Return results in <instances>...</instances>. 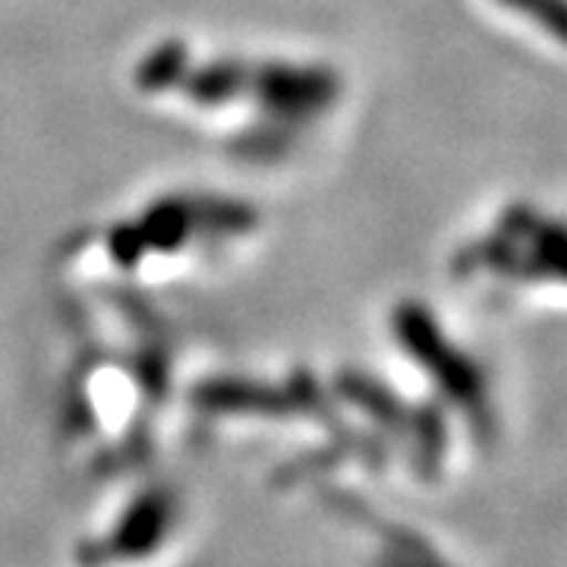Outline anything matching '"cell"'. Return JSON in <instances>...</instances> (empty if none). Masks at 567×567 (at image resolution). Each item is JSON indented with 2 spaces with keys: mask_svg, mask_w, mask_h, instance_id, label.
<instances>
[{
  "mask_svg": "<svg viewBox=\"0 0 567 567\" xmlns=\"http://www.w3.org/2000/svg\"><path fill=\"white\" fill-rule=\"evenodd\" d=\"M398 334L413 357L435 372V382L445 388L447 398L457 401V406H464V413L473 420L480 435H492V413H488L486 388L483 379L476 372V365L470 363L466 357H461L457 350H451L442 338V331L435 328V322L425 316L423 309L416 306H404L398 312Z\"/></svg>",
  "mask_w": 567,
  "mask_h": 567,
  "instance_id": "obj_1",
  "label": "cell"
},
{
  "mask_svg": "<svg viewBox=\"0 0 567 567\" xmlns=\"http://www.w3.org/2000/svg\"><path fill=\"white\" fill-rule=\"evenodd\" d=\"M177 524V498L171 488H148L117 517L102 539H85L76 548L82 567H111L142 561L164 546Z\"/></svg>",
  "mask_w": 567,
  "mask_h": 567,
  "instance_id": "obj_2",
  "label": "cell"
},
{
  "mask_svg": "<svg viewBox=\"0 0 567 567\" xmlns=\"http://www.w3.org/2000/svg\"><path fill=\"white\" fill-rule=\"evenodd\" d=\"M265 102L275 104L278 111H312L322 107L331 99V80L324 73H309V70H287V66H271L262 76Z\"/></svg>",
  "mask_w": 567,
  "mask_h": 567,
  "instance_id": "obj_3",
  "label": "cell"
},
{
  "mask_svg": "<svg viewBox=\"0 0 567 567\" xmlns=\"http://www.w3.org/2000/svg\"><path fill=\"white\" fill-rule=\"evenodd\" d=\"M382 536H385V555H379L375 567H447L439 558V551L413 529L382 527Z\"/></svg>",
  "mask_w": 567,
  "mask_h": 567,
  "instance_id": "obj_4",
  "label": "cell"
},
{
  "mask_svg": "<svg viewBox=\"0 0 567 567\" xmlns=\"http://www.w3.org/2000/svg\"><path fill=\"white\" fill-rule=\"evenodd\" d=\"M203 401L205 406H215V410H252V413H262V410L281 413L284 410L271 391L249 385H215L205 391Z\"/></svg>",
  "mask_w": 567,
  "mask_h": 567,
  "instance_id": "obj_5",
  "label": "cell"
},
{
  "mask_svg": "<svg viewBox=\"0 0 567 567\" xmlns=\"http://www.w3.org/2000/svg\"><path fill=\"white\" fill-rule=\"evenodd\" d=\"M246 80L249 76H246L244 66H237V63H218V66H208L205 73H199L193 80V85H189V92L199 102H224V99H234L246 85Z\"/></svg>",
  "mask_w": 567,
  "mask_h": 567,
  "instance_id": "obj_6",
  "label": "cell"
},
{
  "mask_svg": "<svg viewBox=\"0 0 567 567\" xmlns=\"http://www.w3.org/2000/svg\"><path fill=\"white\" fill-rule=\"evenodd\" d=\"M498 3H505L514 13L536 22L551 39L567 44V0H498Z\"/></svg>",
  "mask_w": 567,
  "mask_h": 567,
  "instance_id": "obj_7",
  "label": "cell"
}]
</instances>
